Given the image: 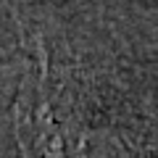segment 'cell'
<instances>
[{
    "label": "cell",
    "instance_id": "6da1fadb",
    "mask_svg": "<svg viewBox=\"0 0 158 158\" xmlns=\"http://www.w3.org/2000/svg\"><path fill=\"white\" fill-rule=\"evenodd\" d=\"M77 71L45 74L29 103L19 108L24 145L37 158H137V142L118 124L108 103Z\"/></svg>",
    "mask_w": 158,
    "mask_h": 158
}]
</instances>
